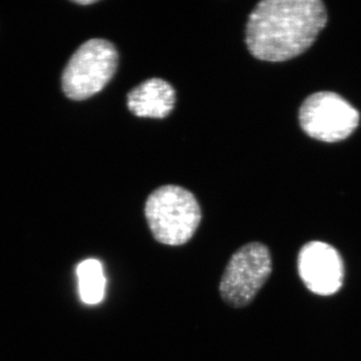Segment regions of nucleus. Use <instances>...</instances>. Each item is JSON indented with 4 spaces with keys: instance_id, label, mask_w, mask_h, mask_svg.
I'll use <instances>...</instances> for the list:
<instances>
[{
    "instance_id": "7ed1b4c3",
    "label": "nucleus",
    "mask_w": 361,
    "mask_h": 361,
    "mask_svg": "<svg viewBox=\"0 0 361 361\" xmlns=\"http://www.w3.org/2000/svg\"><path fill=\"white\" fill-rule=\"evenodd\" d=\"M118 65L115 45L106 39L87 40L73 54L63 71V92L73 101L90 99L110 82Z\"/></svg>"
},
{
    "instance_id": "f03ea898",
    "label": "nucleus",
    "mask_w": 361,
    "mask_h": 361,
    "mask_svg": "<svg viewBox=\"0 0 361 361\" xmlns=\"http://www.w3.org/2000/svg\"><path fill=\"white\" fill-rule=\"evenodd\" d=\"M145 216L156 241L168 246L188 243L202 220L196 197L175 185L161 186L149 195L145 205Z\"/></svg>"
},
{
    "instance_id": "39448f33",
    "label": "nucleus",
    "mask_w": 361,
    "mask_h": 361,
    "mask_svg": "<svg viewBox=\"0 0 361 361\" xmlns=\"http://www.w3.org/2000/svg\"><path fill=\"white\" fill-rule=\"evenodd\" d=\"M301 128L312 139L325 142L343 141L355 132L360 114L348 101L331 92L311 94L299 110Z\"/></svg>"
},
{
    "instance_id": "f257e3e1",
    "label": "nucleus",
    "mask_w": 361,
    "mask_h": 361,
    "mask_svg": "<svg viewBox=\"0 0 361 361\" xmlns=\"http://www.w3.org/2000/svg\"><path fill=\"white\" fill-rule=\"evenodd\" d=\"M326 23L320 0H264L249 16L247 47L260 61H289L307 51Z\"/></svg>"
},
{
    "instance_id": "423d86ee",
    "label": "nucleus",
    "mask_w": 361,
    "mask_h": 361,
    "mask_svg": "<svg viewBox=\"0 0 361 361\" xmlns=\"http://www.w3.org/2000/svg\"><path fill=\"white\" fill-rule=\"evenodd\" d=\"M299 276L308 290L320 296H330L341 288L344 264L334 247L322 241H311L299 252Z\"/></svg>"
},
{
    "instance_id": "6e6552de",
    "label": "nucleus",
    "mask_w": 361,
    "mask_h": 361,
    "mask_svg": "<svg viewBox=\"0 0 361 361\" xmlns=\"http://www.w3.org/2000/svg\"><path fill=\"white\" fill-rule=\"evenodd\" d=\"M78 291L82 302L96 305L104 299L106 277L97 259H87L78 266Z\"/></svg>"
},
{
    "instance_id": "1a4fd4ad",
    "label": "nucleus",
    "mask_w": 361,
    "mask_h": 361,
    "mask_svg": "<svg viewBox=\"0 0 361 361\" xmlns=\"http://www.w3.org/2000/svg\"><path fill=\"white\" fill-rule=\"evenodd\" d=\"M75 4H80V6H90V4H96V1L94 0H87V1L80 0V1H75Z\"/></svg>"
},
{
    "instance_id": "20e7f679",
    "label": "nucleus",
    "mask_w": 361,
    "mask_h": 361,
    "mask_svg": "<svg viewBox=\"0 0 361 361\" xmlns=\"http://www.w3.org/2000/svg\"><path fill=\"white\" fill-rule=\"evenodd\" d=\"M272 273V257L260 242L245 244L235 252L221 278L223 301L233 308H243L257 296Z\"/></svg>"
},
{
    "instance_id": "0eeeda50",
    "label": "nucleus",
    "mask_w": 361,
    "mask_h": 361,
    "mask_svg": "<svg viewBox=\"0 0 361 361\" xmlns=\"http://www.w3.org/2000/svg\"><path fill=\"white\" fill-rule=\"evenodd\" d=\"M175 104L174 87L161 78L145 80L130 90L127 97L128 109L139 118H166Z\"/></svg>"
}]
</instances>
